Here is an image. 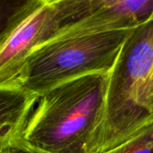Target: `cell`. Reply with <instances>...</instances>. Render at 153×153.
<instances>
[{
	"label": "cell",
	"mask_w": 153,
	"mask_h": 153,
	"mask_svg": "<svg viewBox=\"0 0 153 153\" xmlns=\"http://www.w3.org/2000/svg\"><path fill=\"white\" fill-rule=\"evenodd\" d=\"M1 22L0 85L13 82L36 48L54 39L60 26L56 0L18 1Z\"/></svg>",
	"instance_id": "cell-4"
},
{
	"label": "cell",
	"mask_w": 153,
	"mask_h": 153,
	"mask_svg": "<svg viewBox=\"0 0 153 153\" xmlns=\"http://www.w3.org/2000/svg\"><path fill=\"white\" fill-rule=\"evenodd\" d=\"M39 99L15 82L0 85V151L21 152L22 134Z\"/></svg>",
	"instance_id": "cell-6"
},
{
	"label": "cell",
	"mask_w": 153,
	"mask_h": 153,
	"mask_svg": "<svg viewBox=\"0 0 153 153\" xmlns=\"http://www.w3.org/2000/svg\"><path fill=\"white\" fill-rule=\"evenodd\" d=\"M56 4L60 26L53 39L133 30L153 19V0H56Z\"/></svg>",
	"instance_id": "cell-5"
},
{
	"label": "cell",
	"mask_w": 153,
	"mask_h": 153,
	"mask_svg": "<svg viewBox=\"0 0 153 153\" xmlns=\"http://www.w3.org/2000/svg\"><path fill=\"white\" fill-rule=\"evenodd\" d=\"M153 122V19L132 30L109 73L90 153L108 152Z\"/></svg>",
	"instance_id": "cell-2"
},
{
	"label": "cell",
	"mask_w": 153,
	"mask_h": 153,
	"mask_svg": "<svg viewBox=\"0 0 153 153\" xmlns=\"http://www.w3.org/2000/svg\"><path fill=\"white\" fill-rule=\"evenodd\" d=\"M1 153H17V152L12 151V150H4V151H0Z\"/></svg>",
	"instance_id": "cell-8"
},
{
	"label": "cell",
	"mask_w": 153,
	"mask_h": 153,
	"mask_svg": "<svg viewBox=\"0 0 153 153\" xmlns=\"http://www.w3.org/2000/svg\"><path fill=\"white\" fill-rule=\"evenodd\" d=\"M102 153H153V122L124 143Z\"/></svg>",
	"instance_id": "cell-7"
},
{
	"label": "cell",
	"mask_w": 153,
	"mask_h": 153,
	"mask_svg": "<svg viewBox=\"0 0 153 153\" xmlns=\"http://www.w3.org/2000/svg\"><path fill=\"white\" fill-rule=\"evenodd\" d=\"M131 31L115 30L50 40L29 55L10 83L15 82L40 97L85 75L110 73Z\"/></svg>",
	"instance_id": "cell-3"
},
{
	"label": "cell",
	"mask_w": 153,
	"mask_h": 153,
	"mask_svg": "<svg viewBox=\"0 0 153 153\" xmlns=\"http://www.w3.org/2000/svg\"><path fill=\"white\" fill-rule=\"evenodd\" d=\"M108 76L85 75L40 96L23 132L21 152L90 153L103 117Z\"/></svg>",
	"instance_id": "cell-1"
}]
</instances>
